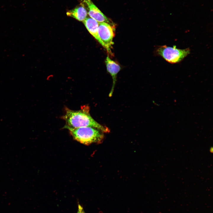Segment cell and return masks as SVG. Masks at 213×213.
Masks as SVG:
<instances>
[{"instance_id":"obj_7","label":"cell","mask_w":213,"mask_h":213,"mask_svg":"<svg viewBox=\"0 0 213 213\" xmlns=\"http://www.w3.org/2000/svg\"><path fill=\"white\" fill-rule=\"evenodd\" d=\"M83 22L90 33L105 48V46L99 36L98 22L94 19L89 17H87Z\"/></svg>"},{"instance_id":"obj_6","label":"cell","mask_w":213,"mask_h":213,"mask_svg":"<svg viewBox=\"0 0 213 213\" xmlns=\"http://www.w3.org/2000/svg\"><path fill=\"white\" fill-rule=\"evenodd\" d=\"M105 63L107 71L112 76L113 80L112 88L109 94V97L112 96L116 81L117 75L121 69L120 65L113 60L108 55L105 60Z\"/></svg>"},{"instance_id":"obj_8","label":"cell","mask_w":213,"mask_h":213,"mask_svg":"<svg viewBox=\"0 0 213 213\" xmlns=\"http://www.w3.org/2000/svg\"><path fill=\"white\" fill-rule=\"evenodd\" d=\"M67 14L80 21H83L87 17L88 12L83 4L80 2L78 6L67 11Z\"/></svg>"},{"instance_id":"obj_10","label":"cell","mask_w":213,"mask_h":213,"mask_svg":"<svg viewBox=\"0 0 213 213\" xmlns=\"http://www.w3.org/2000/svg\"><path fill=\"white\" fill-rule=\"evenodd\" d=\"M210 151L211 152H212V151H213V148H212V147H211V148H210Z\"/></svg>"},{"instance_id":"obj_3","label":"cell","mask_w":213,"mask_h":213,"mask_svg":"<svg viewBox=\"0 0 213 213\" xmlns=\"http://www.w3.org/2000/svg\"><path fill=\"white\" fill-rule=\"evenodd\" d=\"M190 52L189 48L180 49L177 48L176 46L170 47L166 45L159 46L156 51V54L171 64L181 62L190 54Z\"/></svg>"},{"instance_id":"obj_1","label":"cell","mask_w":213,"mask_h":213,"mask_svg":"<svg viewBox=\"0 0 213 213\" xmlns=\"http://www.w3.org/2000/svg\"><path fill=\"white\" fill-rule=\"evenodd\" d=\"M89 107L83 106L80 109L73 110L67 108L65 109V113L63 119L66 123L64 127L76 128L84 127H91L99 130L103 133H109V130L95 121L90 113Z\"/></svg>"},{"instance_id":"obj_5","label":"cell","mask_w":213,"mask_h":213,"mask_svg":"<svg viewBox=\"0 0 213 213\" xmlns=\"http://www.w3.org/2000/svg\"><path fill=\"white\" fill-rule=\"evenodd\" d=\"M90 17L98 22H105L114 25L113 22L107 17L94 4L91 0H81Z\"/></svg>"},{"instance_id":"obj_9","label":"cell","mask_w":213,"mask_h":213,"mask_svg":"<svg viewBox=\"0 0 213 213\" xmlns=\"http://www.w3.org/2000/svg\"><path fill=\"white\" fill-rule=\"evenodd\" d=\"M77 213H85L83 208L79 204H78V211Z\"/></svg>"},{"instance_id":"obj_2","label":"cell","mask_w":213,"mask_h":213,"mask_svg":"<svg viewBox=\"0 0 213 213\" xmlns=\"http://www.w3.org/2000/svg\"><path fill=\"white\" fill-rule=\"evenodd\" d=\"M68 129L74 139L85 145L101 142L103 139L102 132L97 128L91 127L76 128L64 127Z\"/></svg>"},{"instance_id":"obj_4","label":"cell","mask_w":213,"mask_h":213,"mask_svg":"<svg viewBox=\"0 0 213 213\" xmlns=\"http://www.w3.org/2000/svg\"><path fill=\"white\" fill-rule=\"evenodd\" d=\"M114 26L105 22H98V32L100 38L105 46V48L112 55V46L115 35Z\"/></svg>"}]
</instances>
